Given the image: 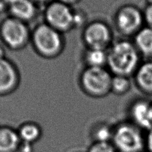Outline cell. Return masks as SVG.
<instances>
[{
	"label": "cell",
	"mask_w": 152,
	"mask_h": 152,
	"mask_svg": "<svg viewBox=\"0 0 152 152\" xmlns=\"http://www.w3.org/2000/svg\"><path fill=\"white\" fill-rule=\"evenodd\" d=\"M88 152H117L111 141H94Z\"/></svg>",
	"instance_id": "cell-20"
},
{
	"label": "cell",
	"mask_w": 152,
	"mask_h": 152,
	"mask_svg": "<svg viewBox=\"0 0 152 152\" xmlns=\"http://www.w3.org/2000/svg\"><path fill=\"white\" fill-rule=\"evenodd\" d=\"M30 44L39 56L46 60H52L62 54L66 41L63 34L45 22H42L32 30Z\"/></svg>",
	"instance_id": "cell-2"
},
{
	"label": "cell",
	"mask_w": 152,
	"mask_h": 152,
	"mask_svg": "<svg viewBox=\"0 0 152 152\" xmlns=\"http://www.w3.org/2000/svg\"><path fill=\"white\" fill-rule=\"evenodd\" d=\"M117 32L124 38H133L145 26L143 10L133 4H125L116 10L113 18Z\"/></svg>",
	"instance_id": "cell-6"
},
{
	"label": "cell",
	"mask_w": 152,
	"mask_h": 152,
	"mask_svg": "<svg viewBox=\"0 0 152 152\" xmlns=\"http://www.w3.org/2000/svg\"><path fill=\"white\" fill-rule=\"evenodd\" d=\"M82 60L85 67H107V50L86 48L83 52Z\"/></svg>",
	"instance_id": "cell-16"
},
{
	"label": "cell",
	"mask_w": 152,
	"mask_h": 152,
	"mask_svg": "<svg viewBox=\"0 0 152 152\" xmlns=\"http://www.w3.org/2000/svg\"><path fill=\"white\" fill-rule=\"evenodd\" d=\"M147 5H152V0H145Z\"/></svg>",
	"instance_id": "cell-28"
},
{
	"label": "cell",
	"mask_w": 152,
	"mask_h": 152,
	"mask_svg": "<svg viewBox=\"0 0 152 152\" xmlns=\"http://www.w3.org/2000/svg\"><path fill=\"white\" fill-rule=\"evenodd\" d=\"M31 33L28 23L7 15L0 22L1 44L13 51H20L30 44Z\"/></svg>",
	"instance_id": "cell-5"
},
{
	"label": "cell",
	"mask_w": 152,
	"mask_h": 152,
	"mask_svg": "<svg viewBox=\"0 0 152 152\" xmlns=\"http://www.w3.org/2000/svg\"><path fill=\"white\" fill-rule=\"evenodd\" d=\"M151 103H152V101H151Z\"/></svg>",
	"instance_id": "cell-30"
},
{
	"label": "cell",
	"mask_w": 152,
	"mask_h": 152,
	"mask_svg": "<svg viewBox=\"0 0 152 152\" xmlns=\"http://www.w3.org/2000/svg\"><path fill=\"white\" fill-rule=\"evenodd\" d=\"M6 48L3 44L0 43V60L6 58Z\"/></svg>",
	"instance_id": "cell-26"
},
{
	"label": "cell",
	"mask_w": 152,
	"mask_h": 152,
	"mask_svg": "<svg viewBox=\"0 0 152 152\" xmlns=\"http://www.w3.org/2000/svg\"><path fill=\"white\" fill-rule=\"evenodd\" d=\"M145 151L152 152V127L145 133Z\"/></svg>",
	"instance_id": "cell-22"
},
{
	"label": "cell",
	"mask_w": 152,
	"mask_h": 152,
	"mask_svg": "<svg viewBox=\"0 0 152 152\" xmlns=\"http://www.w3.org/2000/svg\"><path fill=\"white\" fill-rule=\"evenodd\" d=\"M11 1L12 0H0V14L7 12Z\"/></svg>",
	"instance_id": "cell-24"
},
{
	"label": "cell",
	"mask_w": 152,
	"mask_h": 152,
	"mask_svg": "<svg viewBox=\"0 0 152 152\" xmlns=\"http://www.w3.org/2000/svg\"><path fill=\"white\" fill-rule=\"evenodd\" d=\"M132 39L133 44L142 58L151 60L152 29L145 26Z\"/></svg>",
	"instance_id": "cell-14"
},
{
	"label": "cell",
	"mask_w": 152,
	"mask_h": 152,
	"mask_svg": "<svg viewBox=\"0 0 152 152\" xmlns=\"http://www.w3.org/2000/svg\"><path fill=\"white\" fill-rule=\"evenodd\" d=\"M145 132L129 120L113 125L111 142L117 152L145 151Z\"/></svg>",
	"instance_id": "cell-3"
},
{
	"label": "cell",
	"mask_w": 152,
	"mask_h": 152,
	"mask_svg": "<svg viewBox=\"0 0 152 152\" xmlns=\"http://www.w3.org/2000/svg\"><path fill=\"white\" fill-rule=\"evenodd\" d=\"M141 62L142 56L128 38L114 40L107 49V68L113 75L132 78Z\"/></svg>",
	"instance_id": "cell-1"
},
{
	"label": "cell",
	"mask_w": 152,
	"mask_h": 152,
	"mask_svg": "<svg viewBox=\"0 0 152 152\" xmlns=\"http://www.w3.org/2000/svg\"><path fill=\"white\" fill-rule=\"evenodd\" d=\"M17 131L22 142L32 145L40 140L42 135V129L40 125L34 121L23 123Z\"/></svg>",
	"instance_id": "cell-15"
},
{
	"label": "cell",
	"mask_w": 152,
	"mask_h": 152,
	"mask_svg": "<svg viewBox=\"0 0 152 152\" xmlns=\"http://www.w3.org/2000/svg\"><path fill=\"white\" fill-rule=\"evenodd\" d=\"M112 78L107 67H85L78 77V85L86 96L102 99L111 93Z\"/></svg>",
	"instance_id": "cell-4"
},
{
	"label": "cell",
	"mask_w": 152,
	"mask_h": 152,
	"mask_svg": "<svg viewBox=\"0 0 152 152\" xmlns=\"http://www.w3.org/2000/svg\"><path fill=\"white\" fill-rule=\"evenodd\" d=\"M81 38L85 48L106 50L115 40L111 27L101 20L88 22L83 29Z\"/></svg>",
	"instance_id": "cell-7"
},
{
	"label": "cell",
	"mask_w": 152,
	"mask_h": 152,
	"mask_svg": "<svg viewBox=\"0 0 152 152\" xmlns=\"http://www.w3.org/2000/svg\"><path fill=\"white\" fill-rule=\"evenodd\" d=\"M58 1H60L62 2V3L72 7L73 6H75V5L79 3L81 0H58Z\"/></svg>",
	"instance_id": "cell-25"
},
{
	"label": "cell",
	"mask_w": 152,
	"mask_h": 152,
	"mask_svg": "<svg viewBox=\"0 0 152 152\" xmlns=\"http://www.w3.org/2000/svg\"><path fill=\"white\" fill-rule=\"evenodd\" d=\"M128 119L144 132L152 127V103L145 97L134 99L128 105Z\"/></svg>",
	"instance_id": "cell-9"
},
{
	"label": "cell",
	"mask_w": 152,
	"mask_h": 152,
	"mask_svg": "<svg viewBox=\"0 0 152 152\" xmlns=\"http://www.w3.org/2000/svg\"><path fill=\"white\" fill-rule=\"evenodd\" d=\"M88 23L87 14L82 9H74L73 23L74 29H83Z\"/></svg>",
	"instance_id": "cell-19"
},
{
	"label": "cell",
	"mask_w": 152,
	"mask_h": 152,
	"mask_svg": "<svg viewBox=\"0 0 152 152\" xmlns=\"http://www.w3.org/2000/svg\"><path fill=\"white\" fill-rule=\"evenodd\" d=\"M21 74L14 62L7 58L0 60V96H7L19 88Z\"/></svg>",
	"instance_id": "cell-10"
},
{
	"label": "cell",
	"mask_w": 152,
	"mask_h": 152,
	"mask_svg": "<svg viewBox=\"0 0 152 152\" xmlns=\"http://www.w3.org/2000/svg\"><path fill=\"white\" fill-rule=\"evenodd\" d=\"M132 78L139 91L144 95L152 96V59L142 61Z\"/></svg>",
	"instance_id": "cell-12"
},
{
	"label": "cell",
	"mask_w": 152,
	"mask_h": 152,
	"mask_svg": "<svg viewBox=\"0 0 152 152\" xmlns=\"http://www.w3.org/2000/svg\"><path fill=\"white\" fill-rule=\"evenodd\" d=\"M7 13L9 16L29 23L37 18L38 6L32 0H12Z\"/></svg>",
	"instance_id": "cell-11"
},
{
	"label": "cell",
	"mask_w": 152,
	"mask_h": 152,
	"mask_svg": "<svg viewBox=\"0 0 152 152\" xmlns=\"http://www.w3.org/2000/svg\"><path fill=\"white\" fill-rule=\"evenodd\" d=\"M132 88L131 77L121 75H113L111 93L117 96L127 95Z\"/></svg>",
	"instance_id": "cell-17"
},
{
	"label": "cell",
	"mask_w": 152,
	"mask_h": 152,
	"mask_svg": "<svg viewBox=\"0 0 152 152\" xmlns=\"http://www.w3.org/2000/svg\"><path fill=\"white\" fill-rule=\"evenodd\" d=\"M34 2L38 5V6H40V5H45V6L47 4L50 3L54 0H32Z\"/></svg>",
	"instance_id": "cell-27"
},
{
	"label": "cell",
	"mask_w": 152,
	"mask_h": 152,
	"mask_svg": "<svg viewBox=\"0 0 152 152\" xmlns=\"http://www.w3.org/2000/svg\"><path fill=\"white\" fill-rule=\"evenodd\" d=\"M72 7L54 0L47 4L44 10V22L64 34L74 29Z\"/></svg>",
	"instance_id": "cell-8"
},
{
	"label": "cell",
	"mask_w": 152,
	"mask_h": 152,
	"mask_svg": "<svg viewBox=\"0 0 152 152\" xmlns=\"http://www.w3.org/2000/svg\"><path fill=\"white\" fill-rule=\"evenodd\" d=\"M143 152H146V151H143Z\"/></svg>",
	"instance_id": "cell-29"
},
{
	"label": "cell",
	"mask_w": 152,
	"mask_h": 152,
	"mask_svg": "<svg viewBox=\"0 0 152 152\" xmlns=\"http://www.w3.org/2000/svg\"><path fill=\"white\" fill-rule=\"evenodd\" d=\"M143 12L145 26L152 29V5H146Z\"/></svg>",
	"instance_id": "cell-21"
},
{
	"label": "cell",
	"mask_w": 152,
	"mask_h": 152,
	"mask_svg": "<svg viewBox=\"0 0 152 152\" xmlns=\"http://www.w3.org/2000/svg\"><path fill=\"white\" fill-rule=\"evenodd\" d=\"M112 134L113 126L106 123H99L92 131L94 141H111Z\"/></svg>",
	"instance_id": "cell-18"
},
{
	"label": "cell",
	"mask_w": 152,
	"mask_h": 152,
	"mask_svg": "<svg viewBox=\"0 0 152 152\" xmlns=\"http://www.w3.org/2000/svg\"><path fill=\"white\" fill-rule=\"evenodd\" d=\"M21 143L17 130L9 126H0V152H18Z\"/></svg>",
	"instance_id": "cell-13"
},
{
	"label": "cell",
	"mask_w": 152,
	"mask_h": 152,
	"mask_svg": "<svg viewBox=\"0 0 152 152\" xmlns=\"http://www.w3.org/2000/svg\"><path fill=\"white\" fill-rule=\"evenodd\" d=\"M33 145L30 143H27L24 142L21 143L19 151L20 152H33Z\"/></svg>",
	"instance_id": "cell-23"
}]
</instances>
